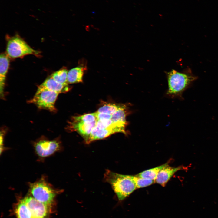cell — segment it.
I'll return each mask as SVG.
<instances>
[{"label":"cell","instance_id":"cell-20","mask_svg":"<svg viewBox=\"0 0 218 218\" xmlns=\"http://www.w3.org/2000/svg\"><path fill=\"white\" fill-rule=\"evenodd\" d=\"M122 105V104H105L99 108L97 112L106 113L112 115L121 107Z\"/></svg>","mask_w":218,"mask_h":218},{"label":"cell","instance_id":"cell-4","mask_svg":"<svg viewBox=\"0 0 218 218\" xmlns=\"http://www.w3.org/2000/svg\"><path fill=\"white\" fill-rule=\"evenodd\" d=\"M6 54L9 57L16 58L26 55L38 56L39 52L30 47L22 39L15 36L10 38L7 43Z\"/></svg>","mask_w":218,"mask_h":218},{"label":"cell","instance_id":"cell-13","mask_svg":"<svg viewBox=\"0 0 218 218\" xmlns=\"http://www.w3.org/2000/svg\"><path fill=\"white\" fill-rule=\"evenodd\" d=\"M86 68L79 66L73 68L68 71L67 82L68 84L82 82L83 77Z\"/></svg>","mask_w":218,"mask_h":218},{"label":"cell","instance_id":"cell-2","mask_svg":"<svg viewBox=\"0 0 218 218\" xmlns=\"http://www.w3.org/2000/svg\"><path fill=\"white\" fill-rule=\"evenodd\" d=\"M168 88L167 95L172 98L182 97L183 92L187 89L196 77L172 70L167 74Z\"/></svg>","mask_w":218,"mask_h":218},{"label":"cell","instance_id":"cell-1","mask_svg":"<svg viewBox=\"0 0 218 218\" xmlns=\"http://www.w3.org/2000/svg\"><path fill=\"white\" fill-rule=\"evenodd\" d=\"M104 180L111 186L119 201H122L137 189L130 175H122L107 170Z\"/></svg>","mask_w":218,"mask_h":218},{"label":"cell","instance_id":"cell-21","mask_svg":"<svg viewBox=\"0 0 218 218\" xmlns=\"http://www.w3.org/2000/svg\"><path fill=\"white\" fill-rule=\"evenodd\" d=\"M97 118V121L99 120H103L111 119L112 115L110 114L105 113L96 112Z\"/></svg>","mask_w":218,"mask_h":218},{"label":"cell","instance_id":"cell-5","mask_svg":"<svg viewBox=\"0 0 218 218\" xmlns=\"http://www.w3.org/2000/svg\"><path fill=\"white\" fill-rule=\"evenodd\" d=\"M59 93L38 87L33 98L28 101L34 104L40 109L55 112V103Z\"/></svg>","mask_w":218,"mask_h":218},{"label":"cell","instance_id":"cell-9","mask_svg":"<svg viewBox=\"0 0 218 218\" xmlns=\"http://www.w3.org/2000/svg\"><path fill=\"white\" fill-rule=\"evenodd\" d=\"M97 121L88 123L71 122L69 124V127L71 129L77 131L79 134L84 138L86 143L89 137L92 130L96 126Z\"/></svg>","mask_w":218,"mask_h":218},{"label":"cell","instance_id":"cell-11","mask_svg":"<svg viewBox=\"0 0 218 218\" xmlns=\"http://www.w3.org/2000/svg\"><path fill=\"white\" fill-rule=\"evenodd\" d=\"M9 65V57L6 53H2L0 56V94L3 97L4 90L6 74Z\"/></svg>","mask_w":218,"mask_h":218},{"label":"cell","instance_id":"cell-14","mask_svg":"<svg viewBox=\"0 0 218 218\" xmlns=\"http://www.w3.org/2000/svg\"><path fill=\"white\" fill-rule=\"evenodd\" d=\"M130 112L128 106L122 104L121 107L112 115L111 119L114 122L127 125L128 123L126 121V117Z\"/></svg>","mask_w":218,"mask_h":218},{"label":"cell","instance_id":"cell-15","mask_svg":"<svg viewBox=\"0 0 218 218\" xmlns=\"http://www.w3.org/2000/svg\"><path fill=\"white\" fill-rule=\"evenodd\" d=\"M14 212L17 218H33L31 211L23 199L17 203Z\"/></svg>","mask_w":218,"mask_h":218},{"label":"cell","instance_id":"cell-16","mask_svg":"<svg viewBox=\"0 0 218 218\" xmlns=\"http://www.w3.org/2000/svg\"><path fill=\"white\" fill-rule=\"evenodd\" d=\"M168 165V163L167 162L154 168L144 170L136 176L143 178L155 180L160 170Z\"/></svg>","mask_w":218,"mask_h":218},{"label":"cell","instance_id":"cell-18","mask_svg":"<svg viewBox=\"0 0 218 218\" xmlns=\"http://www.w3.org/2000/svg\"><path fill=\"white\" fill-rule=\"evenodd\" d=\"M97 121L96 112L73 117L71 122L75 123L92 122Z\"/></svg>","mask_w":218,"mask_h":218},{"label":"cell","instance_id":"cell-8","mask_svg":"<svg viewBox=\"0 0 218 218\" xmlns=\"http://www.w3.org/2000/svg\"><path fill=\"white\" fill-rule=\"evenodd\" d=\"M185 169H186V167L183 166L173 167L168 165L159 172L155 180V182L163 187H164L175 173L179 170Z\"/></svg>","mask_w":218,"mask_h":218},{"label":"cell","instance_id":"cell-19","mask_svg":"<svg viewBox=\"0 0 218 218\" xmlns=\"http://www.w3.org/2000/svg\"><path fill=\"white\" fill-rule=\"evenodd\" d=\"M131 177L135 183L137 189L146 187L155 182V180L140 177L136 175H131Z\"/></svg>","mask_w":218,"mask_h":218},{"label":"cell","instance_id":"cell-6","mask_svg":"<svg viewBox=\"0 0 218 218\" xmlns=\"http://www.w3.org/2000/svg\"><path fill=\"white\" fill-rule=\"evenodd\" d=\"M23 199L33 218H49L51 206L38 201L33 197H27Z\"/></svg>","mask_w":218,"mask_h":218},{"label":"cell","instance_id":"cell-17","mask_svg":"<svg viewBox=\"0 0 218 218\" xmlns=\"http://www.w3.org/2000/svg\"><path fill=\"white\" fill-rule=\"evenodd\" d=\"M68 71L65 68L61 69L54 72L50 76L57 82L63 84L67 85Z\"/></svg>","mask_w":218,"mask_h":218},{"label":"cell","instance_id":"cell-22","mask_svg":"<svg viewBox=\"0 0 218 218\" xmlns=\"http://www.w3.org/2000/svg\"><path fill=\"white\" fill-rule=\"evenodd\" d=\"M4 133L3 131H1L0 133V153H2V151L3 150V136Z\"/></svg>","mask_w":218,"mask_h":218},{"label":"cell","instance_id":"cell-7","mask_svg":"<svg viewBox=\"0 0 218 218\" xmlns=\"http://www.w3.org/2000/svg\"><path fill=\"white\" fill-rule=\"evenodd\" d=\"M59 143L56 140H41L35 143V148L37 154L45 157L49 156L60 149Z\"/></svg>","mask_w":218,"mask_h":218},{"label":"cell","instance_id":"cell-3","mask_svg":"<svg viewBox=\"0 0 218 218\" xmlns=\"http://www.w3.org/2000/svg\"><path fill=\"white\" fill-rule=\"evenodd\" d=\"M33 197L38 201L51 206L53 203L57 191L44 179L30 184Z\"/></svg>","mask_w":218,"mask_h":218},{"label":"cell","instance_id":"cell-10","mask_svg":"<svg viewBox=\"0 0 218 218\" xmlns=\"http://www.w3.org/2000/svg\"><path fill=\"white\" fill-rule=\"evenodd\" d=\"M38 87L58 93L67 92L70 89V88L68 84L65 85L60 84L55 81L50 76Z\"/></svg>","mask_w":218,"mask_h":218},{"label":"cell","instance_id":"cell-12","mask_svg":"<svg viewBox=\"0 0 218 218\" xmlns=\"http://www.w3.org/2000/svg\"><path fill=\"white\" fill-rule=\"evenodd\" d=\"M117 133L119 132L115 129H100L95 126L92 130L89 137L86 143L89 144L94 141L105 138Z\"/></svg>","mask_w":218,"mask_h":218}]
</instances>
